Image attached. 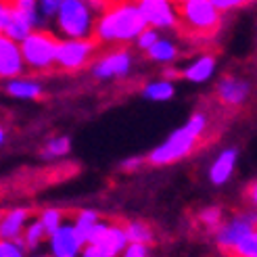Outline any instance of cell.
Returning a JSON list of instances; mask_svg holds the SVG:
<instances>
[{"label": "cell", "instance_id": "8", "mask_svg": "<svg viewBox=\"0 0 257 257\" xmlns=\"http://www.w3.org/2000/svg\"><path fill=\"white\" fill-rule=\"evenodd\" d=\"M130 67H132V55L125 48H115L92 63V75L96 80H117V78H125L130 73Z\"/></svg>", "mask_w": 257, "mask_h": 257}, {"label": "cell", "instance_id": "29", "mask_svg": "<svg viewBox=\"0 0 257 257\" xmlns=\"http://www.w3.org/2000/svg\"><path fill=\"white\" fill-rule=\"evenodd\" d=\"M0 257H25L21 238L17 240H0Z\"/></svg>", "mask_w": 257, "mask_h": 257}, {"label": "cell", "instance_id": "14", "mask_svg": "<svg viewBox=\"0 0 257 257\" xmlns=\"http://www.w3.org/2000/svg\"><path fill=\"white\" fill-rule=\"evenodd\" d=\"M30 222V209L15 207L7 213H0V240H17L25 224Z\"/></svg>", "mask_w": 257, "mask_h": 257}, {"label": "cell", "instance_id": "6", "mask_svg": "<svg viewBox=\"0 0 257 257\" xmlns=\"http://www.w3.org/2000/svg\"><path fill=\"white\" fill-rule=\"evenodd\" d=\"M100 42L94 38H63L57 42L55 53V67L61 71H80L92 63Z\"/></svg>", "mask_w": 257, "mask_h": 257}, {"label": "cell", "instance_id": "9", "mask_svg": "<svg viewBox=\"0 0 257 257\" xmlns=\"http://www.w3.org/2000/svg\"><path fill=\"white\" fill-rule=\"evenodd\" d=\"M50 236V253L53 257H78L84 249V240L73 224H61Z\"/></svg>", "mask_w": 257, "mask_h": 257}, {"label": "cell", "instance_id": "34", "mask_svg": "<svg viewBox=\"0 0 257 257\" xmlns=\"http://www.w3.org/2000/svg\"><path fill=\"white\" fill-rule=\"evenodd\" d=\"M9 19H11V5H9V3H3V0H0V34L5 32Z\"/></svg>", "mask_w": 257, "mask_h": 257}, {"label": "cell", "instance_id": "24", "mask_svg": "<svg viewBox=\"0 0 257 257\" xmlns=\"http://www.w3.org/2000/svg\"><path fill=\"white\" fill-rule=\"evenodd\" d=\"M123 232H125L127 242H140V245L153 242V230L145 222H127L123 226Z\"/></svg>", "mask_w": 257, "mask_h": 257}, {"label": "cell", "instance_id": "15", "mask_svg": "<svg viewBox=\"0 0 257 257\" xmlns=\"http://www.w3.org/2000/svg\"><path fill=\"white\" fill-rule=\"evenodd\" d=\"M236 157H238L236 149H226L222 155L213 161L211 170H209V178L215 186H222L230 180V176L234 172V165H236Z\"/></svg>", "mask_w": 257, "mask_h": 257}, {"label": "cell", "instance_id": "23", "mask_svg": "<svg viewBox=\"0 0 257 257\" xmlns=\"http://www.w3.org/2000/svg\"><path fill=\"white\" fill-rule=\"evenodd\" d=\"M176 94V88H174V82L170 80H159V82H151L145 86V98L149 100H170L172 96Z\"/></svg>", "mask_w": 257, "mask_h": 257}, {"label": "cell", "instance_id": "30", "mask_svg": "<svg viewBox=\"0 0 257 257\" xmlns=\"http://www.w3.org/2000/svg\"><path fill=\"white\" fill-rule=\"evenodd\" d=\"M157 38H159V30H155V28H149V25H147V28L143 30V32H140L138 36H136V44H138V48L140 50H147L153 42H155L157 40Z\"/></svg>", "mask_w": 257, "mask_h": 257}, {"label": "cell", "instance_id": "12", "mask_svg": "<svg viewBox=\"0 0 257 257\" xmlns=\"http://www.w3.org/2000/svg\"><path fill=\"white\" fill-rule=\"evenodd\" d=\"M251 92V86L247 80L236 78V75H226L217 84V98L226 107H240L245 105Z\"/></svg>", "mask_w": 257, "mask_h": 257}, {"label": "cell", "instance_id": "11", "mask_svg": "<svg viewBox=\"0 0 257 257\" xmlns=\"http://www.w3.org/2000/svg\"><path fill=\"white\" fill-rule=\"evenodd\" d=\"M251 230H255V213H242V215L232 217V220L226 224L222 222L220 228H217L215 240H217V245H220V249L228 251L240 236H245Z\"/></svg>", "mask_w": 257, "mask_h": 257}, {"label": "cell", "instance_id": "37", "mask_svg": "<svg viewBox=\"0 0 257 257\" xmlns=\"http://www.w3.org/2000/svg\"><path fill=\"white\" fill-rule=\"evenodd\" d=\"M247 195H249V199H251V201L255 203V182H253V184L249 186V190H247Z\"/></svg>", "mask_w": 257, "mask_h": 257}, {"label": "cell", "instance_id": "5", "mask_svg": "<svg viewBox=\"0 0 257 257\" xmlns=\"http://www.w3.org/2000/svg\"><path fill=\"white\" fill-rule=\"evenodd\" d=\"M59 38L53 32L46 30H34L19 42V50L25 63V69L32 71H48L55 69V53H57Z\"/></svg>", "mask_w": 257, "mask_h": 257}, {"label": "cell", "instance_id": "19", "mask_svg": "<svg viewBox=\"0 0 257 257\" xmlns=\"http://www.w3.org/2000/svg\"><path fill=\"white\" fill-rule=\"evenodd\" d=\"M7 92L11 96H17V98H28V100H36L44 94V88L42 84H38L34 80H19V78H13L7 84Z\"/></svg>", "mask_w": 257, "mask_h": 257}, {"label": "cell", "instance_id": "27", "mask_svg": "<svg viewBox=\"0 0 257 257\" xmlns=\"http://www.w3.org/2000/svg\"><path fill=\"white\" fill-rule=\"evenodd\" d=\"M61 3H63V0H36L38 17H40V23H42V25H44V21L53 19V17L57 15Z\"/></svg>", "mask_w": 257, "mask_h": 257}, {"label": "cell", "instance_id": "33", "mask_svg": "<svg viewBox=\"0 0 257 257\" xmlns=\"http://www.w3.org/2000/svg\"><path fill=\"white\" fill-rule=\"evenodd\" d=\"M84 3L90 7V11H92L94 15H100V13L107 11V7L113 3V0H84Z\"/></svg>", "mask_w": 257, "mask_h": 257}, {"label": "cell", "instance_id": "13", "mask_svg": "<svg viewBox=\"0 0 257 257\" xmlns=\"http://www.w3.org/2000/svg\"><path fill=\"white\" fill-rule=\"evenodd\" d=\"M100 257H117L121 255V251L125 249L127 245V238H125V232H123V226H111L107 224L105 230L90 242Z\"/></svg>", "mask_w": 257, "mask_h": 257}, {"label": "cell", "instance_id": "35", "mask_svg": "<svg viewBox=\"0 0 257 257\" xmlns=\"http://www.w3.org/2000/svg\"><path fill=\"white\" fill-rule=\"evenodd\" d=\"M140 165H143V159H138V157H134V159H127V161H123L121 163V168L125 170V172H134V170H138Z\"/></svg>", "mask_w": 257, "mask_h": 257}, {"label": "cell", "instance_id": "10", "mask_svg": "<svg viewBox=\"0 0 257 257\" xmlns=\"http://www.w3.org/2000/svg\"><path fill=\"white\" fill-rule=\"evenodd\" d=\"M25 71V63L19 50V42L0 34V78L13 80Z\"/></svg>", "mask_w": 257, "mask_h": 257}, {"label": "cell", "instance_id": "32", "mask_svg": "<svg viewBox=\"0 0 257 257\" xmlns=\"http://www.w3.org/2000/svg\"><path fill=\"white\" fill-rule=\"evenodd\" d=\"M121 257H149L147 245H140V242H127L125 249L121 251Z\"/></svg>", "mask_w": 257, "mask_h": 257}, {"label": "cell", "instance_id": "31", "mask_svg": "<svg viewBox=\"0 0 257 257\" xmlns=\"http://www.w3.org/2000/svg\"><path fill=\"white\" fill-rule=\"evenodd\" d=\"M209 3L220 11V13H228V11H234V9H242L251 5L253 0H209Z\"/></svg>", "mask_w": 257, "mask_h": 257}, {"label": "cell", "instance_id": "7", "mask_svg": "<svg viewBox=\"0 0 257 257\" xmlns=\"http://www.w3.org/2000/svg\"><path fill=\"white\" fill-rule=\"evenodd\" d=\"M149 28L178 30V13L172 0H136Z\"/></svg>", "mask_w": 257, "mask_h": 257}, {"label": "cell", "instance_id": "4", "mask_svg": "<svg viewBox=\"0 0 257 257\" xmlns=\"http://www.w3.org/2000/svg\"><path fill=\"white\" fill-rule=\"evenodd\" d=\"M55 19V28L61 38H92L96 15L84 0H63Z\"/></svg>", "mask_w": 257, "mask_h": 257}, {"label": "cell", "instance_id": "1", "mask_svg": "<svg viewBox=\"0 0 257 257\" xmlns=\"http://www.w3.org/2000/svg\"><path fill=\"white\" fill-rule=\"evenodd\" d=\"M147 28L136 0H113L94 21L92 38L96 42H132Z\"/></svg>", "mask_w": 257, "mask_h": 257}, {"label": "cell", "instance_id": "39", "mask_svg": "<svg viewBox=\"0 0 257 257\" xmlns=\"http://www.w3.org/2000/svg\"><path fill=\"white\" fill-rule=\"evenodd\" d=\"M34 257H53V255H34Z\"/></svg>", "mask_w": 257, "mask_h": 257}, {"label": "cell", "instance_id": "3", "mask_svg": "<svg viewBox=\"0 0 257 257\" xmlns=\"http://www.w3.org/2000/svg\"><path fill=\"white\" fill-rule=\"evenodd\" d=\"M178 30L190 38H213L222 25V13L209 0H184L176 5Z\"/></svg>", "mask_w": 257, "mask_h": 257}, {"label": "cell", "instance_id": "22", "mask_svg": "<svg viewBox=\"0 0 257 257\" xmlns=\"http://www.w3.org/2000/svg\"><path fill=\"white\" fill-rule=\"evenodd\" d=\"M232 257H257V232L251 230L245 236H240L232 247L228 249Z\"/></svg>", "mask_w": 257, "mask_h": 257}, {"label": "cell", "instance_id": "38", "mask_svg": "<svg viewBox=\"0 0 257 257\" xmlns=\"http://www.w3.org/2000/svg\"><path fill=\"white\" fill-rule=\"evenodd\" d=\"M5 136H7V132H5V127L0 125V147H3V143H5Z\"/></svg>", "mask_w": 257, "mask_h": 257}, {"label": "cell", "instance_id": "36", "mask_svg": "<svg viewBox=\"0 0 257 257\" xmlns=\"http://www.w3.org/2000/svg\"><path fill=\"white\" fill-rule=\"evenodd\" d=\"M80 255H82V257H100V255H98V251H96L92 245H86V247H84V251H82Z\"/></svg>", "mask_w": 257, "mask_h": 257}, {"label": "cell", "instance_id": "17", "mask_svg": "<svg viewBox=\"0 0 257 257\" xmlns=\"http://www.w3.org/2000/svg\"><path fill=\"white\" fill-rule=\"evenodd\" d=\"M34 30H38L36 25L25 17V15H21V13H17L15 9L11 7V19H9V23H7V28H5V36L7 38H11V40H15V42H21L25 36H28L30 32H34Z\"/></svg>", "mask_w": 257, "mask_h": 257}, {"label": "cell", "instance_id": "40", "mask_svg": "<svg viewBox=\"0 0 257 257\" xmlns=\"http://www.w3.org/2000/svg\"><path fill=\"white\" fill-rule=\"evenodd\" d=\"M3 3H9V5H11V3H13V0H3Z\"/></svg>", "mask_w": 257, "mask_h": 257}, {"label": "cell", "instance_id": "26", "mask_svg": "<svg viewBox=\"0 0 257 257\" xmlns=\"http://www.w3.org/2000/svg\"><path fill=\"white\" fill-rule=\"evenodd\" d=\"M38 220H40L44 232H46V236H48V234H53L55 230L63 224V211H61V209H44L42 215L38 217Z\"/></svg>", "mask_w": 257, "mask_h": 257}, {"label": "cell", "instance_id": "21", "mask_svg": "<svg viewBox=\"0 0 257 257\" xmlns=\"http://www.w3.org/2000/svg\"><path fill=\"white\" fill-rule=\"evenodd\" d=\"M98 213L96 211H92V209H82L78 215H75V220H73V228L78 230V234L82 236V240H84V245L88 242V238H90V234H92V230H94V226L98 224Z\"/></svg>", "mask_w": 257, "mask_h": 257}, {"label": "cell", "instance_id": "2", "mask_svg": "<svg viewBox=\"0 0 257 257\" xmlns=\"http://www.w3.org/2000/svg\"><path fill=\"white\" fill-rule=\"evenodd\" d=\"M205 130H207V115L205 113H195L188 119L186 125H182L180 130H176L163 145H159L157 149H153L149 153L147 161L153 163V165H168V163L184 159L186 155H190V151L197 147V143L205 134Z\"/></svg>", "mask_w": 257, "mask_h": 257}, {"label": "cell", "instance_id": "16", "mask_svg": "<svg viewBox=\"0 0 257 257\" xmlns=\"http://www.w3.org/2000/svg\"><path fill=\"white\" fill-rule=\"evenodd\" d=\"M213 71H215V57L205 53L192 61L186 69H182V78H186L188 82L201 84V82H207L213 75Z\"/></svg>", "mask_w": 257, "mask_h": 257}, {"label": "cell", "instance_id": "25", "mask_svg": "<svg viewBox=\"0 0 257 257\" xmlns=\"http://www.w3.org/2000/svg\"><path fill=\"white\" fill-rule=\"evenodd\" d=\"M71 149V140L67 136H57L50 143H46V147L42 149V157L44 159H59L63 155H67Z\"/></svg>", "mask_w": 257, "mask_h": 257}, {"label": "cell", "instance_id": "20", "mask_svg": "<svg viewBox=\"0 0 257 257\" xmlns=\"http://www.w3.org/2000/svg\"><path fill=\"white\" fill-rule=\"evenodd\" d=\"M46 232H44V228L40 224V220H34V222H28L23 228V232H21V242H23V249L25 251H34L40 247V242L44 240Z\"/></svg>", "mask_w": 257, "mask_h": 257}, {"label": "cell", "instance_id": "28", "mask_svg": "<svg viewBox=\"0 0 257 257\" xmlns=\"http://www.w3.org/2000/svg\"><path fill=\"white\" fill-rule=\"evenodd\" d=\"M199 220L205 228H209V230H217L222 224V209L220 207H207V209H203L201 215H199Z\"/></svg>", "mask_w": 257, "mask_h": 257}, {"label": "cell", "instance_id": "18", "mask_svg": "<svg viewBox=\"0 0 257 257\" xmlns=\"http://www.w3.org/2000/svg\"><path fill=\"white\" fill-rule=\"evenodd\" d=\"M147 55L151 61H155V63H172L178 59L180 55V50L176 46V42L168 40V38H157L155 42H153L149 48H147Z\"/></svg>", "mask_w": 257, "mask_h": 257}]
</instances>
